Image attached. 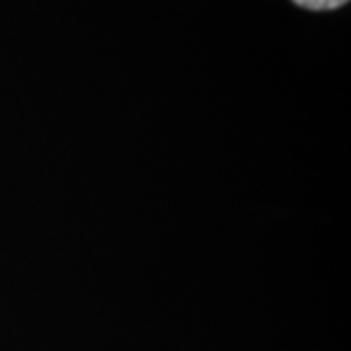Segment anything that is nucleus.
<instances>
[{
	"instance_id": "f257e3e1",
	"label": "nucleus",
	"mask_w": 351,
	"mask_h": 351,
	"mask_svg": "<svg viewBox=\"0 0 351 351\" xmlns=\"http://www.w3.org/2000/svg\"><path fill=\"white\" fill-rule=\"evenodd\" d=\"M293 2L306 10L324 12V10H338L341 6H346L350 0H293Z\"/></svg>"
}]
</instances>
